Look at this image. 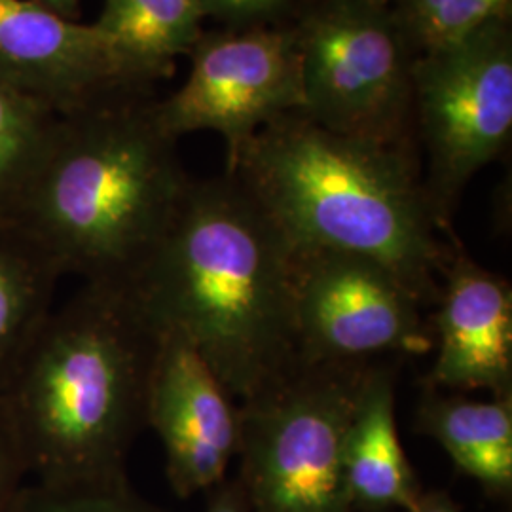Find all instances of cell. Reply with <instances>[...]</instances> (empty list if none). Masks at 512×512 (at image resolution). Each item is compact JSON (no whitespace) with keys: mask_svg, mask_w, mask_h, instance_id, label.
<instances>
[{"mask_svg":"<svg viewBox=\"0 0 512 512\" xmlns=\"http://www.w3.org/2000/svg\"><path fill=\"white\" fill-rule=\"evenodd\" d=\"M150 90L63 114L16 224L82 283L126 287L190 184Z\"/></svg>","mask_w":512,"mask_h":512,"instance_id":"cell-3","label":"cell"},{"mask_svg":"<svg viewBox=\"0 0 512 512\" xmlns=\"http://www.w3.org/2000/svg\"><path fill=\"white\" fill-rule=\"evenodd\" d=\"M207 494L209 497L205 512H251L236 478H226L222 484Z\"/></svg>","mask_w":512,"mask_h":512,"instance_id":"cell-22","label":"cell"},{"mask_svg":"<svg viewBox=\"0 0 512 512\" xmlns=\"http://www.w3.org/2000/svg\"><path fill=\"white\" fill-rule=\"evenodd\" d=\"M395 395L393 361L368 366L357 391L344 450L353 511L403 512L423 492L399 437Z\"/></svg>","mask_w":512,"mask_h":512,"instance_id":"cell-13","label":"cell"},{"mask_svg":"<svg viewBox=\"0 0 512 512\" xmlns=\"http://www.w3.org/2000/svg\"><path fill=\"white\" fill-rule=\"evenodd\" d=\"M302 80L298 112L323 128L410 143L418 54L376 0H311L293 25Z\"/></svg>","mask_w":512,"mask_h":512,"instance_id":"cell-6","label":"cell"},{"mask_svg":"<svg viewBox=\"0 0 512 512\" xmlns=\"http://www.w3.org/2000/svg\"><path fill=\"white\" fill-rule=\"evenodd\" d=\"M200 0H103L95 27L105 33L133 74L152 88L173 73L203 35Z\"/></svg>","mask_w":512,"mask_h":512,"instance_id":"cell-15","label":"cell"},{"mask_svg":"<svg viewBox=\"0 0 512 512\" xmlns=\"http://www.w3.org/2000/svg\"><path fill=\"white\" fill-rule=\"evenodd\" d=\"M33 2L48 8L50 12H54L61 18L74 19L80 12V2L82 0H33Z\"/></svg>","mask_w":512,"mask_h":512,"instance_id":"cell-24","label":"cell"},{"mask_svg":"<svg viewBox=\"0 0 512 512\" xmlns=\"http://www.w3.org/2000/svg\"><path fill=\"white\" fill-rule=\"evenodd\" d=\"M158 338L128 287L82 283L52 310L2 391L29 473L44 482L126 476L147 427Z\"/></svg>","mask_w":512,"mask_h":512,"instance_id":"cell-4","label":"cell"},{"mask_svg":"<svg viewBox=\"0 0 512 512\" xmlns=\"http://www.w3.org/2000/svg\"><path fill=\"white\" fill-rule=\"evenodd\" d=\"M294 256L298 365L366 366L433 349L421 302L365 256Z\"/></svg>","mask_w":512,"mask_h":512,"instance_id":"cell-8","label":"cell"},{"mask_svg":"<svg viewBox=\"0 0 512 512\" xmlns=\"http://www.w3.org/2000/svg\"><path fill=\"white\" fill-rule=\"evenodd\" d=\"M416 54L456 46L497 19L511 18L512 0H389Z\"/></svg>","mask_w":512,"mask_h":512,"instance_id":"cell-18","label":"cell"},{"mask_svg":"<svg viewBox=\"0 0 512 512\" xmlns=\"http://www.w3.org/2000/svg\"><path fill=\"white\" fill-rule=\"evenodd\" d=\"M203 16L215 19L224 29L275 25L298 0H200Z\"/></svg>","mask_w":512,"mask_h":512,"instance_id":"cell-20","label":"cell"},{"mask_svg":"<svg viewBox=\"0 0 512 512\" xmlns=\"http://www.w3.org/2000/svg\"><path fill=\"white\" fill-rule=\"evenodd\" d=\"M416 431L437 440L463 475L492 497L512 494V397L469 401L425 387Z\"/></svg>","mask_w":512,"mask_h":512,"instance_id":"cell-14","label":"cell"},{"mask_svg":"<svg viewBox=\"0 0 512 512\" xmlns=\"http://www.w3.org/2000/svg\"><path fill=\"white\" fill-rule=\"evenodd\" d=\"M29 473L16 425L0 393V512H10Z\"/></svg>","mask_w":512,"mask_h":512,"instance_id":"cell-21","label":"cell"},{"mask_svg":"<svg viewBox=\"0 0 512 512\" xmlns=\"http://www.w3.org/2000/svg\"><path fill=\"white\" fill-rule=\"evenodd\" d=\"M10 512H164L133 492L128 478L44 482L23 488Z\"/></svg>","mask_w":512,"mask_h":512,"instance_id":"cell-19","label":"cell"},{"mask_svg":"<svg viewBox=\"0 0 512 512\" xmlns=\"http://www.w3.org/2000/svg\"><path fill=\"white\" fill-rule=\"evenodd\" d=\"M376 2H385V4H389V0H376Z\"/></svg>","mask_w":512,"mask_h":512,"instance_id":"cell-25","label":"cell"},{"mask_svg":"<svg viewBox=\"0 0 512 512\" xmlns=\"http://www.w3.org/2000/svg\"><path fill=\"white\" fill-rule=\"evenodd\" d=\"M433 306L437 353L425 387L512 397L511 283L458 247L444 266Z\"/></svg>","mask_w":512,"mask_h":512,"instance_id":"cell-12","label":"cell"},{"mask_svg":"<svg viewBox=\"0 0 512 512\" xmlns=\"http://www.w3.org/2000/svg\"><path fill=\"white\" fill-rule=\"evenodd\" d=\"M0 82L59 116L152 90L95 23L61 18L33 0H0Z\"/></svg>","mask_w":512,"mask_h":512,"instance_id":"cell-10","label":"cell"},{"mask_svg":"<svg viewBox=\"0 0 512 512\" xmlns=\"http://www.w3.org/2000/svg\"><path fill=\"white\" fill-rule=\"evenodd\" d=\"M403 512H463L458 503L444 492H421L418 501Z\"/></svg>","mask_w":512,"mask_h":512,"instance_id":"cell-23","label":"cell"},{"mask_svg":"<svg viewBox=\"0 0 512 512\" xmlns=\"http://www.w3.org/2000/svg\"><path fill=\"white\" fill-rule=\"evenodd\" d=\"M59 118L37 99L0 82V219L18 217Z\"/></svg>","mask_w":512,"mask_h":512,"instance_id":"cell-17","label":"cell"},{"mask_svg":"<svg viewBox=\"0 0 512 512\" xmlns=\"http://www.w3.org/2000/svg\"><path fill=\"white\" fill-rule=\"evenodd\" d=\"M188 55V78L177 92L154 103L156 118L177 141L196 131L219 133L226 169L260 129L302 107L293 25L203 33Z\"/></svg>","mask_w":512,"mask_h":512,"instance_id":"cell-9","label":"cell"},{"mask_svg":"<svg viewBox=\"0 0 512 512\" xmlns=\"http://www.w3.org/2000/svg\"><path fill=\"white\" fill-rule=\"evenodd\" d=\"M150 374L147 427L162 440L173 492L188 499L211 492L238 456L239 404L184 336L158 330Z\"/></svg>","mask_w":512,"mask_h":512,"instance_id":"cell-11","label":"cell"},{"mask_svg":"<svg viewBox=\"0 0 512 512\" xmlns=\"http://www.w3.org/2000/svg\"><path fill=\"white\" fill-rule=\"evenodd\" d=\"M126 287L154 329L177 332L200 351L236 403L298 368L293 251L232 173L190 181Z\"/></svg>","mask_w":512,"mask_h":512,"instance_id":"cell-1","label":"cell"},{"mask_svg":"<svg viewBox=\"0 0 512 512\" xmlns=\"http://www.w3.org/2000/svg\"><path fill=\"white\" fill-rule=\"evenodd\" d=\"M366 366H304L241 403L239 475L251 512H353L346 435Z\"/></svg>","mask_w":512,"mask_h":512,"instance_id":"cell-5","label":"cell"},{"mask_svg":"<svg viewBox=\"0 0 512 512\" xmlns=\"http://www.w3.org/2000/svg\"><path fill=\"white\" fill-rule=\"evenodd\" d=\"M59 277L16 222L0 219V393L54 310Z\"/></svg>","mask_w":512,"mask_h":512,"instance_id":"cell-16","label":"cell"},{"mask_svg":"<svg viewBox=\"0 0 512 512\" xmlns=\"http://www.w3.org/2000/svg\"><path fill=\"white\" fill-rule=\"evenodd\" d=\"M412 128L427 158L423 188L448 238L459 198L511 141V18L497 19L456 46L418 55Z\"/></svg>","mask_w":512,"mask_h":512,"instance_id":"cell-7","label":"cell"},{"mask_svg":"<svg viewBox=\"0 0 512 512\" xmlns=\"http://www.w3.org/2000/svg\"><path fill=\"white\" fill-rule=\"evenodd\" d=\"M226 173L264 207L293 255L365 256L421 306L435 304L459 245L444 241L410 143L336 133L293 110L260 129Z\"/></svg>","mask_w":512,"mask_h":512,"instance_id":"cell-2","label":"cell"}]
</instances>
